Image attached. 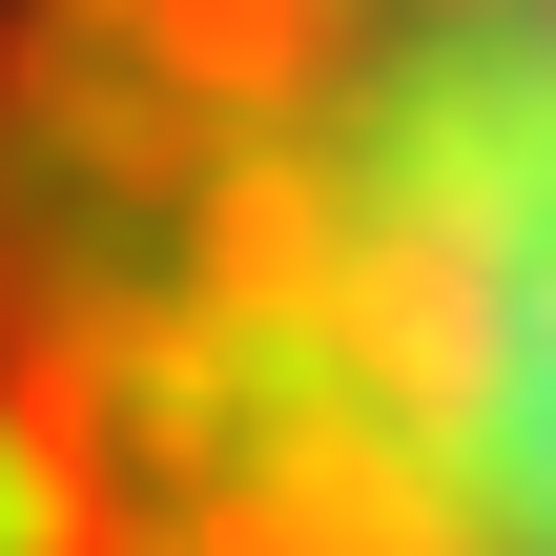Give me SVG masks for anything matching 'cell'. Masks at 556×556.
Masks as SVG:
<instances>
[{"label":"cell","instance_id":"6da1fadb","mask_svg":"<svg viewBox=\"0 0 556 556\" xmlns=\"http://www.w3.org/2000/svg\"><path fill=\"white\" fill-rule=\"evenodd\" d=\"M0 556H556V0H0Z\"/></svg>","mask_w":556,"mask_h":556}]
</instances>
